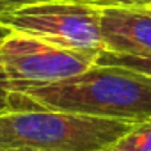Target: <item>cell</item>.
<instances>
[{
	"label": "cell",
	"instance_id": "30bf717a",
	"mask_svg": "<svg viewBox=\"0 0 151 151\" xmlns=\"http://www.w3.org/2000/svg\"><path fill=\"white\" fill-rule=\"evenodd\" d=\"M36 2H41V0H0V14L14 11L18 7L29 6V4H36Z\"/></svg>",
	"mask_w": 151,
	"mask_h": 151
},
{
	"label": "cell",
	"instance_id": "4fadbf2b",
	"mask_svg": "<svg viewBox=\"0 0 151 151\" xmlns=\"http://www.w3.org/2000/svg\"><path fill=\"white\" fill-rule=\"evenodd\" d=\"M149 7H151V4H149Z\"/></svg>",
	"mask_w": 151,
	"mask_h": 151
},
{
	"label": "cell",
	"instance_id": "8fae6325",
	"mask_svg": "<svg viewBox=\"0 0 151 151\" xmlns=\"http://www.w3.org/2000/svg\"><path fill=\"white\" fill-rule=\"evenodd\" d=\"M11 34H13V32H11L7 27H4L2 23H0V43H2V41L7 37V36H11Z\"/></svg>",
	"mask_w": 151,
	"mask_h": 151
},
{
	"label": "cell",
	"instance_id": "8992f818",
	"mask_svg": "<svg viewBox=\"0 0 151 151\" xmlns=\"http://www.w3.org/2000/svg\"><path fill=\"white\" fill-rule=\"evenodd\" d=\"M105 151H151V117L139 121Z\"/></svg>",
	"mask_w": 151,
	"mask_h": 151
},
{
	"label": "cell",
	"instance_id": "9c48e42d",
	"mask_svg": "<svg viewBox=\"0 0 151 151\" xmlns=\"http://www.w3.org/2000/svg\"><path fill=\"white\" fill-rule=\"evenodd\" d=\"M11 96H13V91H11V86L7 82L6 73H4L2 62H0V114L13 110L11 109Z\"/></svg>",
	"mask_w": 151,
	"mask_h": 151
},
{
	"label": "cell",
	"instance_id": "3957f363",
	"mask_svg": "<svg viewBox=\"0 0 151 151\" xmlns=\"http://www.w3.org/2000/svg\"><path fill=\"white\" fill-rule=\"evenodd\" d=\"M11 32L68 50H103L100 9L73 0H41L0 14Z\"/></svg>",
	"mask_w": 151,
	"mask_h": 151
},
{
	"label": "cell",
	"instance_id": "7a4b0ae2",
	"mask_svg": "<svg viewBox=\"0 0 151 151\" xmlns=\"http://www.w3.org/2000/svg\"><path fill=\"white\" fill-rule=\"evenodd\" d=\"M137 123L46 109L11 110L0 114V151H105Z\"/></svg>",
	"mask_w": 151,
	"mask_h": 151
},
{
	"label": "cell",
	"instance_id": "277c9868",
	"mask_svg": "<svg viewBox=\"0 0 151 151\" xmlns=\"http://www.w3.org/2000/svg\"><path fill=\"white\" fill-rule=\"evenodd\" d=\"M98 50H68L13 32L0 43V62L13 93L48 86L96 64Z\"/></svg>",
	"mask_w": 151,
	"mask_h": 151
},
{
	"label": "cell",
	"instance_id": "ba28073f",
	"mask_svg": "<svg viewBox=\"0 0 151 151\" xmlns=\"http://www.w3.org/2000/svg\"><path fill=\"white\" fill-rule=\"evenodd\" d=\"M73 2L103 9V7H119V6H149L151 0H73Z\"/></svg>",
	"mask_w": 151,
	"mask_h": 151
},
{
	"label": "cell",
	"instance_id": "52a82bcc",
	"mask_svg": "<svg viewBox=\"0 0 151 151\" xmlns=\"http://www.w3.org/2000/svg\"><path fill=\"white\" fill-rule=\"evenodd\" d=\"M98 66H114V68H126L142 75L151 77V57H133V55H121L114 52L101 50L96 57Z\"/></svg>",
	"mask_w": 151,
	"mask_h": 151
},
{
	"label": "cell",
	"instance_id": "6da1fadb",
	"mask_svg": "<svg viewBox=\"0 0 151 151\" xmlns=\"http://www.w3.org/2000/svg\"><path fill=\"white\" fill-rule=\"evenodd\" d=\"M13 110H60L103 119L151 117V77L126 68L98 66L75 77L13 93Z\"/></svg>",
	"mask_w": 151,
	"mask_h": 151
},
{
	"label": "cell",
	"instance_id": "5b68a950",
	"mask_svg": "<svg viewBox=\"0 0 151 151\" xmlns=\"http://www.w3.org/2000/svg\"><path fill=\"white\" fill-rule=\"evenodd\" d=\"M100 36L107 52L151 57V7L119 6L100 9Z\"/></svg>",
	"mask_w": 151,
	"mask_h": 151
},
{
	"label": "cell",
	"instance_id": "7c38bea8",
	"mask_svg": "<svg viewBox=\"0 0 151 151\" xmlns=\"http://www.w3.org/2000/svg\"><path fill=\"white\" fill-rule=\"evenodd\" d=\"M9 151H41V149H9Z\"/></svg>",
	"mask_w": 151,
	"mask_h": 151
}]
</instances>
